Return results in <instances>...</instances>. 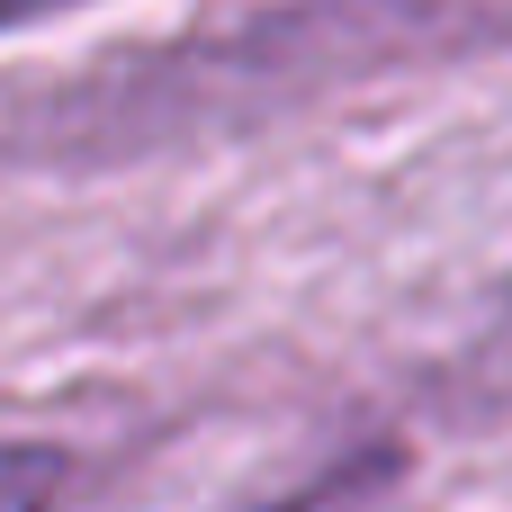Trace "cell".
Listing matches in <instances>:
<instances>
[{"label":"cell","instance_id":"6da1fadb","mask_svg":"<svg viewBox=\"0 0 512 512\" xmlns=\"http://www.w3.org/2000/svg\"><path fill=\"white\" fill-rule=\"evenodd\" d=\"M54 486H63V459L54 450L0 441V512H54Z\"/></svg>","mask_w":512,"mask_h":512},{"label":"cell","instance_id":"3957f363","mask_svg":"<svg viewBox=\"0 0 512 512\" xmlns=\"http://www.w3.org/2000/svg\"><path fill=\"white\" fill-rule=\"evenodd\" d=\"M54 9H81V0H0V27H27V18H54Z\"/></svg>","mask_w":512,"mask_h":512},{"label":"cell","instance_id":"7a4b0ae2","mask_svg":"<svg viewBox=\"0 0 512 512\" xmlns=\"http://www.w3.org/2000/svg\"><path fill=\"white\" fill-rule=\"evenodd\" d=\"M297 512H405V504H387V459H378V468H351V477L315 486Z\"/></svg>","mask_w":512,"mask_h":512}]
</instances>
